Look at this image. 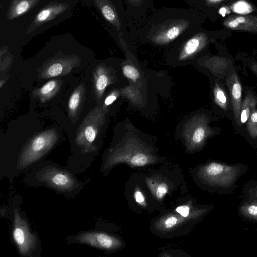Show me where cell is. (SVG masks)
Masks as SVG:
<instances>
[{
    "mask_svg": "<svg viewBox=\"0 0 257 257\" xmlns=\"http://www.w3.org/2000/svg\"><path fill=\"white\" fill-rule=\"evenodd\" d=\"M246 169L241 164L212 162L201 167L198 174L204 183L225 193L231 192L235 188L238 179Z\"/></svg>",
    "mask_w": 257,
    "mask_h": 257,
    "instance_id": "obj_1",
    "label": "cell"
},
{
    "mask_svg": "<svg viewBox=\"0 0 257 257\" xmlns=\"http://www.w3.org/2000/svg\"><path fill=\"white\" fill-rule=\"evenodd\" d=\"M58 138L55 130H47L35 136L23 150L18 162V166L25 168L39 160L54 145Z\"/></svg>",
    "mask_w": 257,
    "mask_h": 257,
    "instance_id": "obj_2",
    "label": "cell"
},
{
    "mask_svg": "<svg viewBox=\"0 0 257 257\" xmlns=\"http://www.w3.org/2000/svg\"><path fill=\"white\" fill-rule=\"evenodd\" d=\"M105 113L103 108L91 110L79 127L76 143L85 152L93 151V145L104 121Z\"/></svg>",
    "mask_w": 257,
    "mask_h": 257,
    "instance_id": "obj_3",
    "label": "cell"
},
{
    "mask_svg": "<svg viewBox=\"0 0 257 257\" xmlns=\"http://www.w3.org/2000/svg\"><path fill=\"white\" fill-rule=\"evenodd\" d=\"M131 142L116 150L110 157L108 165L112 166L126 162L134 166H143L155 161L154 156L139 143Z\"/></svg>",
    "mask_w": 257,
    "mask_h": 257,
    "instance_id": "obj_4",
    "label": "cell"
},
{
    "mask_svg": "<svg viewBox=\"0 0 257 257\" xmlns=\"http://www.w3.org/2000/svg\"><path fill=\"white\" fill-rule=\"evenodd\" d=\"M208 122V118L204 115L194 116L188 122L184 130V136L188 149L199 148L212 134Z\"/></svg>",
    "mask_w": 257,
    "mask_h": 257,
    "instance_id": "obj_5",
    "label": "cell"
},
{
    "mask_svg": "<svg viewBox=\"0 0 257 257\" xmlns=\"http://www.w3.org/2000/svg\"><path fill=\"white\" fill-rule=\"evenodd\" d=\"M13 237L20 253L23 256L29 255L36 247V237L30 232L27 222L17 210H15L14 214Z\"/></svg>",
    "mask_w": 257,
    "mask_h": 257,
    "instance_id": "obj_6",
    "label": "cell"
},
{
    "mask_svg": "<svg viewBox=\"0 0 257 257\" xmlns=\"http://www.w3.org/2000/svg\"><path fill=\"white\" fill-rule=\"evenodd\" d=\"M41 179L52 187L62 192L71 191L77 186L76 180L71 174L54 167H48L43 171Z\"/></svg>",
    "mask_w": 257,
    "mask_h": 257,
    "instance_id": "obj_7",
    "label": "cell"
},
{
    "mask_svg": "<svg viewBox=\"0 0 257 257\" xmlns=\"http://www.w3.org/2000/svg\"><path fill=\"white\" fill-rule=\"evenodd\" d=\"M77 240L81 243L106 250L116 249L122 245L118 238L101 232L83 233L78 236Z\"/></svg>",
    "mask_w": 257,
    "mask_h": 257,
    "instance_id": "obj_8",
    "label": "cell"
},
{
    "mask_svg": "<svg viewBox=\"0 0 257 257\" xmlns=\"http://www.w3.org/2000/svg\"><path fill=\"white\" fill-rule=\"evenodd\" d=\"M227 84L230 93L234 116L237 125L240 126L241 125L240 117L242 103V87L235 72H233L228 76Z\"/></svg>",
    "mask_w": 257,
    "mask_h": 257,
    "instance_id": "obj_9",
    "label": "cell"
},
{
    "mask_svg": "<svg viewBox=\"0 0 257 257\" xmlns=\"http://www.w3.org/2000/svg\"><path fill=\"white\" fill-rule=\"evenodd\" d=\"M76 66L72 59L54 60L49 63L40 73L41 78L47 79L69 73Z\"/></svg>",
    "mask_w": 257,
    "mask_h": 257,
    "instance_id": "obj_10",
    "label": "cell"
},
{
    "mask_svg": "<svg viewBox=\"0 0 257 257\" xmlns=\"http://www.w3.org/2000/svg\"><path fill=\"white\" fill-rule=\"evenodd\" d=\"M224 26L233 30H241L256 33L257 27L253 16L231 15L223 22Z\"/></svg>",
    "mask_w": 257,
    "mask_h": 257,
    "instance_id": "obj_11",
    "label": "cell"
},
{
    "mask_svg": "<svg viewBox=\"0 0 257 257\" xmlns=\"http://www.w3.org/2000/svg\"><path fill=\"white\" fill-rule=\"evenodd\" d=\"M206 211L205 209L194 211L188 217H184L180 215L178 216L176 214H169L160 219L157 223L156 226L159 230L162 231L171 230L186 220L199 217L205 213Z\"/></svg>",
    "mask_w": 257,
    "mask_h": 257,
    "instance_id": "obj_12",
    "label": "cell"
},
{
    "mask_svg": "<svg viewBox=\"0 0 257 257\" xmlns=\"http://www.w3.org/2000/svg\"><path fill=\"white\" fill-rule=\"evenodd\" d=\"M112 82L108 70L104 66H98L94 72V82L95 92L98 98H101L106 87Z\"/></svg>",
    "mask_w": 257,
    "mask_h": 257,
    "instance_id": "obj_13",
    "label": "cell"
},
{
    "mask_svg": "<svg viewBox=\"0 0 257 257\" xmlns=\"http://www.w3.org/2000/svg\"><path fill=\"white\" fill-rule=\"evenodd\" d=\"M207 42L206 37L204 34H200L193 37L184 45L179 56V59H186L204 47Z\"/></svg>",
    "mask_w": 257,
    "mask_h": 257,
    "instance_id": "obj_14",
    "label": "cell"
},
{
    "mask_svg": "<svg viewBox=\"0 0 257 257\" xmlns=\"http://www.w3.org/2000/svg\"><path fill=\"white\" fill-rule=\"evenodd\" d=\"M61 82L53 80L47 82L41 88L34 91L33 95L42 102H45L53 97L60 88Z\"/></svg>",
    "mask_w": 257,
    "mask_h": 257,
    "instance_id": "obj_15",
    "label": "cell"
},
{
    "mask_svg": "<svg viewBox=\"0 0 257 257\" xmlns=\"http://www.w3.org/2000/svg\"><path fill=\"white\" fill-rule=\"evenodd\" d=\"M238 212L242 218L257 222V200L246 198L241 202Z\"/></svg>",
    "mask_w": 257,
    "mask_h": 257,
    "instance_id": "obj_16",
    "label": "cell"
},
{
    "mask_svg": "<svg viewBox=\"0 0 257 257\" xmlns=\"http://www.w3.org/2000/svg\"><path fill=\"white\" fill-rule=\"evenodd\" d=\"M146 182L152 194L158 200H161L168 193L167 184L158 178H147Z\"/></svg>",
    "mask_w": 257,
    "mask_h": 257,
    "instance_id": "obj_17",
    "label": "cell"
},
{
    "mask_svg": "<svg viewBox=\"0 0 257 257\" xmlns=\"http://www.w3.org/2000/svg\"><path fill=\"white\" fill-rule=\"evenodd\" d=\"M84 86H78L72 93L68 103V109L70 115L74 117L80 107L84 95Z\"/></svg>",
    "mask_w": 257,
    "mask_h": 257,
    "instance_id": "obj_18",
    "label": "cell"
},
{
    "mask_svg": "<svg viewBox=\"0 0 257 257\" xmlns=\"http://www.w3.org/2000/svg\"><path fill=\"white\" fill-rule=\"evenodd\" d=\"M257 105V98L251 93H247L241 103L240 123H246Z\"/></svg>",
    "mask_w": 257,
    "mask_h": 257,
    "instance_id": "obj_19",
    "label": "cell"
},
{
    "mask_svg": "<svg viewBox=\"0 0 257 257\" xmlns=\"http://www.w3.org/2000/svg\"><path fill=\"white\" fill-rule=\"evenodd\" d=\"M214 98L215 103L223 110L228 107V98L227 94L221 85L216 83L213 89Z\"/></svg>",
    "mask_w": 257,
    "mask_h": 257,
    "instance_id": "obj_20",
    "label": "cell"
},
{
    "mask_svg": "<svg viewBox=\"0 0 257 257\" xmlns=\"http://www.w3.org/2000/svg\"><path fill=\"white\" fill-rule=\"evenodd\" d=\"M182 30L181 26H174L164 32L163 34L159 35L156 40L160 43H164L173 40L180 34Z\"/></svg>",
    "mask_w": 257,
    "mask_h": 257,
    "instance_id": "obj_21",
    "label": "cell"
},
{
    "mask_svg": "<svg viewBox=\"0 0 257 257\" xmlns=\"http://www.w3.org/2000/svg\"><path fill=\"white\" fill-rule=\"evenodd\" d=\"M231 9L235 13L246 15L252 11L254 9L252 5L245 0H238L231 5Z\"/></svg>",
    "mask_w": 257,
    "mask_h": 257,
    "instance_id": "obj_22",
    "label": "cell"
},
{
    "mask_svg": "<svg viewBox=\"0 0 257 257\" xmlns=\"http://www.w3.org/2000/svg\"><path fill=\"white\" fill-rule=\"evenodd\" d=\"M62 7H49L44 9L37 14L36 19L38 22H42L49 19L62 10Z\"/></svg>",
    "mask_w": 257,
    "mask_h": 257,
    "instance_id": "obj_23",
    "label": "cell"
},
{
    "mask_svg": "<svg viewBox=\"0 0 257 257\" xmlns=\"http://www.w3.org/2000/svg\"><path fill=\"white\" fill-rule=\"evenodd\" d=\"M247 122V129L250 136L257 137V110H254L251 113Z\"/></svg>",
    "mask_w": 257,
    "mask_h": 257,
    "instance_id": "obj_24",
    "label": "cell"
},
{
    "mask_svg": "<svg viewBox=\"0 0 257 257\" xmlns=\"http://www.w3.org/2000/svg\"><path fill=\"white\" fill-rule=\"evenodd\" d=\"M31 6V3L28 0H21L14 7L12 17H15L24 14Z\"/></svg>",
    "mask_w": 257,
    "mask_h": 257,
    "instance_id": "obj_25",
    "label": "cell"
},
{
    "mask_svg": "<svg viewBox=\"0 0 257 257\" xmlns=\"http://www.w3.org/2000/svg\"><path fill=\"white\" fill-rule=\"evenodd\" d=\"M246 198L257 200V180L247 184L244 188Z\"/></svg>",
    "mask_w": 257,
    "mask_h": 257,
    "instance_id": "obj_26",
    "label": "cell"
},
{
    "mask_svg": "<svg viewBox=\"0 0 257 257\" xmlns=\"http://www.w3.org/2000/svg\"><path fill=\"white\" fill-rule=\"evenodd\" d=\"M123 73L128 79L133 81H136L140 75L138 70L134 66L126 65L123 67Z\"/></svg>",
    "mask_w": 257,
    "mask_h": 257,
    "instance_id": "obj_27",
    "label": "cell"
},
{
    "mask_svg": "<svg viewBox=\"0 0 257 257\" xmlns=\"http://www.w3.org/2000/svg\"><path fill=\"white\" fill-rule=\"evenodd\" d=\"M101 12L105 18L110 22L115 19V14L112 9L108 5H104L101 8Z\"/></svg>",
    "mask_w": 257,
    "mask_h": 257,
    "instance_id": "obj_28",
    "label": "cell"
},
{
    "mask_svg": "<svg viewBox=\"0 0 257 257\" xmlns=\"http://www.w3.org/2000/svg\"><path fill=\"white\" fill-rule=\"evenodd\" d=\"M134 197L135 201L143 207L146 206L145 196L142 192L138 189H136L134 193Z\"/></svg>",
    "mask_w": 257,
    "mask_h": 257,
    "instance_id": "obj_29",
    "label": "cell"
},
{
    "mask_svg": "<svg viewBox=\"0 0 257 257\" xmlns=\"http://www.w3.org/2000/svg\"><path fill=\"white\" fill-rule=\"evenodd\" d=\"M190 210V208L188 205L179 206L175 209L177 213L184 217H188L191 215Z\"/></svg>",
    "mask_w": 257,
    "mask_h": 257,
    "instance_id": "obj_30",
    "label": "cell"
},
{
    "mask_svg": "<svg viewBox=\"0 0 257 257\" xmlns=\"http://www.w3.org/2000/svg\"><path fill=\"white\" fill-rule=\"evenodd\" d=\"M118 96V93L116 91L112 92L105 98L104 102L103 107H107L111 104L116 99Z\"/></svg>",
    "mask_w": 257,
    "mask_h": 257,
    "instance_id": "obj_31",
    "label": "cell"
},
{
    "mask_svg": "<svg viewBox=\"0 0 257 257\" xmlns=\"http://www.w3.org/2000/svg\"><path fill=\"white\" fill-rule=\"evenodd\" d=\"M209 3L211 4H218L222 2H224L225 1H226L227 0H206Z\"/></svg>",
    "mask_w": 257,
    "mask_h": 257,
    "instance_id": "obj_32",
    "label": "cell"
},
{
    "mask_svg": "<svg viewBox=\"0 0 257 257\" xmlns=\"http://www.w3.org/2000/svg\"><path fill=\"white\" fill-rule=\"evenodd\" d=\"M251 68L252 70L257 74V63L252 62L251 64Z\"/></svg>",
    "mask_w": 257,
    "mask_h": 257,
    "instance_id": "obj_33",
    "label": "cell"
},
{
    "mask_svg": "<svg viewBox=\"0 0 257 257\" xmlns=\"http://www.w3.org/2000/svg\"><path fill=\"white\" fill-rule=\"evenodd\" d=\"M253 18L254 21L255 22V25L257 27V16H253Z\"/></svg>",
    "mask_w": 257,
    "mask_h": 257,
    "instance_id": "obj_34",
    "label": "cell"
}]
</instances>
